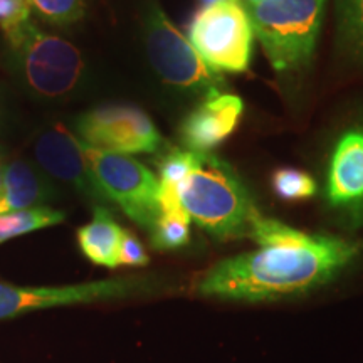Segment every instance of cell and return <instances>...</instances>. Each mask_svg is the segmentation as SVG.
<instances>
[{"mask_svg":"<svg viewBox=\"0 0 363 363\" xmlns=\"http://www.w3.org/2000/svg\"><path fill=\"white\" fill-rule=\"evenodd\" d=\"M30 11L29 0H0V29L4 34L30 21Z\"/></svg>","mask_w":363,"mask_h":363,"instance_id":"obj_21","label":"cell"},{"mask_svg":"<svg viewBox=\"0 0 363 363\" xmlns=\"http://www.w3.org/2000/svg\"><path fill=\"white\" fill-rule=\"evenodd\" d=\"M123 230L118 225L110 208L96 206L93 220L78 230L81 251L94 264L113 269L118 266V252Z\"/></svg>","mask_w":363,"mask_h":363,"instance_id":"obj_14","label":"cell"},{"mask_svg":"<svg viewBox=\"0 0 363 363\" xmlns=\"http://www.w3.org/2000/svg\"><path fill=\"white\" fill-rule=\"evenodd\" d=\"M242 2H244V7H251L254 4H259L261 0H242Z\"/></svg>","mask_w":363,"mask_h":363,"instance_id":"obj_24","label":"cell"},{"mask_svg":"<svg viewBox=\"0 0 363 363\" xmlns=\"http://www.w3.org/2000/svg\"><path fill=\"white\" fill-rule=\"evenodd\" d=\"M65 219V212L48 206L21 212H0V244L22 234L57 225Z\"/></svg>","mask_w":363,"mask_h":363,"instance_id":"obj_16","label":"cell"},{"mask_svg":"<svg viewBox=\"0 0 363 363\" xmlns=\"http://www.w3.org/2000/svg\"><path fill=\"white\" fill-rule=\"evenodd\" d=\"M147 262L148 254L145 251L143 244L130 230H123L120 252H118V266H145Z\"/></svg>","mask_w":363,"mask_h":363,"instance_id":"obj_22","label":"cell"},{"mask_svg":"<svg viewBox=\"0 0 363 363\" xmlns=\"http://www.w3.org/2000/svg\"><path fill=\"white\" fill-rule=\"evenodd\" d=\"M206 6H212V4H219V2H227V0H202Z\"/></svg>","mask_w":363,"mask_h":363,"instance_id":"obj_25","label":"cell"},{"mask_svg":"<svg viewBox=\"0 0 363 363\" xmlns=\"http://www.w3.org/2000/svg\"><path fill=\"white\" fill-rule=\"evenodd\" d=\"M76 136L89 147L118 155L157 153L165 140L147 113L126 104L89 110L76 120Z\"/></svg>","mask_w":363,"mask_h":363,"instance_id":"obj_8","label":"cell"},{"mask_svg":"<svg viewBox=\"0 0 363 363\" xmlns=\"http://www.w3.org/2000/svg\"><path fill=\"white\" fill-rule=\"evenodd\" d=\"M56 197L52 182L30 162L16 158L4 165V212H21L44 207Z\"/></svg>","mask_w":363,"mask_h":363,"instance_id":"obj_13","label":"cell"},{"mask_svg":"<svg viewBox=\"0 0 363 363\" xmlns=\"http://www.w3.org/2000/svg\"><path fill=\"white\" fill-rule=\"evenodd\" d=\"M40 19L52 26L66 27L83 19L84 0H29Z\"/></svg>","mask_w":363,"mask_h":363,"instance_id":"obj_20","label":"cell"},{"mask_svg":"<svg viewBox=\"0 0 363 363\" xmlns=\"http://www.w3.org/2000/svg\"><path fill=\"white\" fill-rule=\"evenodd\" d=\"M325 203L347 225H363V118L340 131L331 145Z\"/></svg>","mask_w":363,"mask_h":363,"instance_id":"obj_9","label":"cell"},{"mask_svg":"<svg viewBox=\"0 0 363 363\" xmlns=\"http://www.w3.org/2000/svg\"><path fill=\"white\" fill-rule=\"evenodd\" d=\"M272 189L283 201H303L316 194V182L305 172L279 169L272 175Z\"/></svg>","mask_w":363,"mask_h":363,"instance_id":"obj_19","label":"cell"},{"mask_svg":"<svg viewBox=\"0 0 363 363\" xmlns=\"http://www.w3.org/2000/svg\"><path fill=\"white\" fill-rule=\"evenodd\" d=\"M259 246L212 266L199 281L202 296L271 301L296 296L335 279L360 246L333 235H315L259 216L249 233Z\"/></svg>","mask_w":363,"mask_h":363,"instance_id":"obj_1","label":"cell"},{"mask_svg":"<svg viewBox=\"0 0 363 363\" xmlns=\"http://www.w3.org/2000/svg\"><path fill=\"white\" fill-rule=\"evenodd\" d=\"M242 111V99L234 94L224 93L206 99L194 111H190L182 123V142L187 150L208 152L233 133Z\"/></svg>","mask_w":363,"mask_h":363,"instance_id":"obj_12","label":"cell"},{"mask_svg":"<svg viewBox=\"0 0 363 363\" xmlns=\"http://www.w3.org/2000/svg\"><path fill=\"white\" fill-rule=\"evenodd\" d=\"M340 49L350 59L363 61V0H335Z\"/></svg>","mask_w":363,"mask_h":363,"instance_id":"obj_15","label":"cell"},{"mask_svg":"<svg viewBox=\"0 0 363 363\" xmlns=\"http://www.w3.org/2000/svg\"><path fill=\"white\" fill-rule=\"evenodd\" d=\"M143 39L150 65L163 83L203 101L224 94L222 72L207 65L157 0H147L143 7Z\"/></svg>","mask_w":363,"mask_h":363,"instance_id":"obj_5","label":"cell"},{"mask_svg":"<svg viewBox=\"0 0 363 363\" xmlns=\"http://www.w3.org/2000/svg\"><path fill=\"white\" fill-rule=\"evenodd\" d=\"M81 145L104 199L150 233L162 214L160 180L155 174L130 155L103 152L83 142Z\"/></svg>","mask_w":363,"mask_h":363,"instance_id":"obj_6","label":"cell"},{"mask_svg":"<svg viewBox=\"0 0 363 363\" xmlns=\"http://www.w3.org/2000/svg\"><path fill=\"white\" fill-rule=\"evenodd\" d=\"M34 157L49 179L69 185L89 201L106 207L108 201L91 174L81 140L66 126L52 123L40 131L34 140Z\"/></svg>","mask_w":363,"mask_h":363,"instance_id":"obj_11","label":"cell"},{"mask_svg":"<svg viewBox=\"0 0 363 363\" xmlns=\"http://www.w3.org/2000/svg\"><path fill=\"white\" fill-rule=\"evenodd\" d=\"M189 40L212 69L246 71L254 40L247 9L239 0L203 6L190 22Z\"/></svg>","mask_w":363,"mask_h":363,"instance_id":"obj_7","label":"cell"},{"mask_svg":"<svg viewBox=\"0 0 363 363\" xmlns=\"http://www.w3.org/2000/svg\"><path fill=\"white\" fill-rule=\"evenodd\" d=\"M194 150H172L160 163V190L162 194L177 195V189L194 167ZM179 197V195H177Z\"/></svg>","mask_w":363,"mask_h":363,"instance_id":"obj_18","label":"cell"},{"mask_svg":"<svg viewBox=\"0 0 363 363\" xmlns=\"http://www.w3.org/2000/svg\"><path fill=\"white\" fill-rule=\"evenodd\" d=\"M177 195L190 220L219 240L249 238L261 216L233 167L208 152H195L192 170Z\"/></svg>","mask_w":363,"mask_h":363,"instance_id":"obj_2","label":"cell"},{"mask_svg":"<svg viewBox=\"0 0 363 363\" xmlns=\"http://www.w3.org/2000/svg\"><path fill=\"white\" fill-rule=\"evenodd\" d=\"M140 288L133 278H115L93 283L67 286H13L0 283V320H7L35 310L56 306L83 305V303L108 301L131 296Z\"/></svg>","mask_w":363,"mask_h":363,"instance_id":"obj_10","label":"cell"},{"mask_svg":"<svg viewBox=\"0 0 363 363\" xmlns=\"http://www.w3.org/2000/svg\"><path fill=\"white\" fill-rule=\"evenodd\" d=\"M326 0H261L247 9L252 30L271 66L299 71L311 62Z\"/></svg>","mask_w":363,"mask_h":363,"instance_id":"obj_4","label":"cell"},{"mask_svg":"<svg viewBox=\"0 0 363 363\" xmlns=\"http://www.w3.org/2000/svg\"><path fill=\"white\" fill-rule=\"evenodd\" d=\"M190 217L182 206L163 208L157 224L150 230L152 246L160 251L179 249L190 239Z\"/></svg>","mask_w":363,"mask_h":363,"instance_id":"obj_17","label":"cell"},{"mask_svg":"<svg viewBox=\"0 0 363 363\" xmlns=\"http://www.w3.org/2000/svg\"><path fill=\"white\" fill-rule=\"evenodd\" d=\"M4 35L13 69L34 96L62 101L78 91L86 74V62L74 44L44 33L33 21Z\"/></svg>","mask_w":363,"mask_h":363,"instance_id":"obj_3","label":"cell"},{"mask_svg":"<svg viewBox=\"0 0 363 363\" xmlns=\"http://www.w3.org/2000/svg\"><path fill=\"white\" fill-rule=\"evenodd\" d=\"M2 195H4V165H2V162H0V212H4Z\"/></svg>","mask_w":363,"mask_h":363,"instance_id":"obj_23","label":"cell"}]
</instances>
